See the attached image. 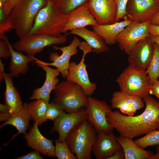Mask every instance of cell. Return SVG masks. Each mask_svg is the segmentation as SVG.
Returning a JSON list of instances; mask_svg holds the SVG:
<instances>
[{
	"instance_id": "4316f807",
	"label": "cell",
	"mask_w": 159,
	"mask_h": 159,
	"mask_svg": "<svg viewBox=\"0 0 159 159\" xmlns=\"http://www.w3.org/2000/svg\"><path fill=\"white\" fill-rule=\"evenodd\" d=\"M49 103L42 99H38L27 104V109L34 122L38 123L39 125L45 121L44 117Z\"/></svg>"
},
{
	"instance_id": "681fc988",
	"label": "cell",
	"mask_w": 159,
	"mask_h": 159,
	"mask_svg": "<svg viewBox=\"0 0 159 159\" xmlns=\"http://www.w3.org/2000/svg\"><path fill=\"white\" fill-rule=\"evenodd\" d=\"M53 1H55V0H53Z\"/></svg>"
},
{
	"instance_id": "1f68e13d",
	"label": "cell",
	"mask_w": 159,
	"mask_h": 159,
	"mask_svg": "<svg viewBox=\"0 0 159 159\" xmlns=\"http://www.w3.org/2000/svg\"><path fill=\"white\" fill-rule=\"evenodd\" d=\"M14 29L12 23L10 18V14L6 13L3 7H0V39L4 40L6 36L5 33Z\"/></svg>"
},
{
	"instance_id": "4fadbf2b",
	"label": "cell",
	"mask_w": 159,
	"mask_h": 159,
	"mask_svg": "<svg viewBox=\"0 0 159 159\" xmlns=\"http://www.w3.org/2000/svg\"><path fill=\"white\" fill-rule=\"evenodd\" d=\"M87 120V114L85 110L82 108L78 111L70 113H63L54 120L50 133L57 132L58 140L65 141L68 134L82 122Z\"/></svg>"
},
{
	"instance_id": "7a4b0ae2",
	"label": "cell",
	"mask_w": 159,
	"mask_h": 159,
	"mask_svg": "<svg viewBox=\"0 0 159 159\" xmlns=\"http://www.w3.org/2000/svg\"><path fill=\"white\" fill-rule=\"evenodd\" d=\"M68 17V14L61 13L54 1L49 0L47 5L38 13L27 35L41 34L59 36L62 35Z\"/></svg>"
},
{
	"instance_id": "e575fe53",
	"label": "cell",
	"mask_w": 159,
	"mask_h": 159,
	"mask_svg": "<svg viewBox=\"0 0 159 159\" xmlns=\"http://www.w3.org/2000/svg\"><path fill=\"white\" fill-rule=\"evenodd\" d=\"M11 57L9 47L6 41L4 39L0 41V57L6 59Z\"/></svg>"
},
{
	"instance_id": "30bf717a",
	"label": "cell",
	"mask_w": 159,
	"mask_h": 159,
	"mask_svg": "<svg viewBox=\"0 0 159 159\" xmlns=\"http://www.w3.org/2000/svg\"><path fill=\"white\" fill-rule=\"evenodd\" d=\"M150 21L143 23L133 21L125 27L118 35L117 39L120 49L128 55L140 41L150 36L149 28Z\"/></svg>"
},
{
	"instance_id": "836d02e7",
	"label": "cell",
	"mask_w": 159,
	"mask_h": 159,
	"mask_svg": "<svg viewBox=\"0 0 159 159\" xmlns=\"http://www.w3.org/2000/svg\"><path fill=\"white\" fill-rule=\"evenodd\" d=\"M128 0H114L117 10L115 22H118L126 16V8Z\"/></svg>"
},
{
	"instance_id": "8d00e7d4",
	"label": "cell",
	"mask_w": 159,
	"mask_h": 159,
	"mask_svg": "<svg viewBox=\"0 0 159 159\" xmlns=\"http://www.w3.org/2000/svg\"><path fill=\"white\" fill-rule=\"evenodd\" d=\"M151 86L150 94L154 95L159 99V80H155Z\"/></svg>"
},
{
	"instance_id": "7402d4cb",
	"label": "cell",
	"mask_w": 159,
	"mask_h": 159,
	"mask_svg": "<svg viewBox=\"0 0 159 159\" xmlns=\"http://www.w3.org/2000/svg\"><path fill=\"white\" fill-rule=\"evenodd\" d=\"M4 40L7 43L11 52L10 60L8 67L10 73L14 77L25 74L29 68L28 63L34 61V59L31 56L15 50L9 42L7 36H6Z\"/></svg>"
},
{
	"instance_id": "7bdbcfd3",
	"label": "cell",
	"mask_w": 159,
	"mask_h": 159,
	"mask_svg": "<svg viewBox=\"0 0 159 159\" xmlns=\"http://www.w3.org/2000/svg\"><path fill=\"white\" fill-rule=\"evenodd\" d=\"M151 24L159 25V11L150 20Z\"/></svg>"
},
{
	"instance_id": "277c9868",
	"label": "cell",
	"mask_w": 159,
	"mask_h": 159,
	"mask_svg": "<svg viewBox=\"0 0 159 159\" xmlns=\"http://www.w3.org/2000/svg\"><path fill=\"white\" fill-rule=\"evenodd\" d=\"M96 132L93 125L86 120L68 134L65 142L77 159H91Z\"/></svg>"
},
{
	"instance_id": "2e32d148",
	"label": "cell",
	"mask_w": 159,
	"mask_h": 159,
	"mask_svg": "<svg viewBox=\"0 0 159 159\" xmlns=\"http://www.w3.org/2000/svg\"><path fill=\"white\" fill-rule=\"evenodd\" d=\"M122 149L112 131L109 134L103 132L98 133L92 152L97 159H107L117 150Z\"/></svg>"
},
{
	"instance_id": "60d3db41",
	"label": "cell",
	"mask_w": 159,
	"mask_h": 159,
	"mask_svg": "<svg viewBox=\"0 0 159 159\" xmlns=\"http://www.w3.org/2000/svg\"><path fill=\"white\" fill-rule=\"evenodd\" d=\"M13 114L9 112L0 113V120L1 121L6 122L12 116Z\"/></svg>"
},
{
	"instance_id": "5bb4252c",
	"label": "cell",
	"mask_w": 159,
	"mask_h": 159,
	"mask_svg": "<svg viewBox=\"0 0 159 159\" xmlns=\"http://www.w3.org/2000/svg\"><path fill=\"white\" fill-rule=\"evenodd\" d=\"M154 43L150 37L138 42L128 54L127 60L129 65L146 70L153 56Z\"/></svg>"
},
{
	"instance_id": "b9f144b4",
	"label": "cell",
	"mask_w": 159,
	"mask_h": 159,
	"mask_svg": "<svg viewBox=\"0 0 159 159\" xmlns=\"http://www.w3.org/2000/svg\"><path fill=\"white\" fill-rule=\"evenodd\" d=\"M4 64L0 60V82H1L3 80H4L5 73L4 71Z\"/></svg>"
},
{
	"instance_id": "5b68a950",
	"label": "cell",
	"mask_w": 159,
	"mask_h": 159,
	"mask_svg": "<svg viewBox=\"0 0 159 159\" xmlns=\"http://www.w3.org/2000/svg\"><path fill=\"white\" fill-rule=\"evenodd\" d=\"M53 91L54 97L52 102L66 112H76L87 104L88 96L82 87L67 80L59 83Z\"/></svg>"
},
{
	"instance_id": "ab89813d",
	"label": "cell",
	"mask_w": 159,
	"mask_h": 159,
	"mask_svg": "<svg viewBox=\"0 0 159 159\" xmlns=\"http://www.w3.org/2000/svg\"><path fill=\"white\" fill-rule=\"evenodd\" d=\"M148 31L150 35L159 36V25L151 24Z\"/></svg>"
},
{
	"instance_id": "9a60e30c",
	"label": "cell",
	"mask_w": 159,
	"mask_h": 159,
	"mask_svg": "<svg viewBox=\"0 0 159 159\" xmlns=\"http://www.w3.org/2000/svg\"><path fill=\"white\" fill-rule=\"evenodd\" d=\"M89 9L99 24L115 22L117 8L114 0H89Z\"/></svg>"
},
{
	"instance_id": "7dc6e473",
	"label": "cell",
	"mask_w": 159,
	"mask_h": 159,
	"mask_svg": "<svg viewBox=\"0 0 159 159\" xmlns=\"http://www.w3.org/2000/svg\"><path fill=\"white\" fill-rule=\"evenodd\" d=\"M10 0H0V7H3Z\"/></svg>"
},
{
	"instance_id": "cb8c5ba5",
	"label": "cell",
	"mask_w": 159,
	"mask_h": 159,
	"mask_svg": "<svg viewBox=\"0 0 159 159\" xmlns=\"http://www.w3.org/2000/svg\"><path fill=\"white\" fill-rule=\"evenodd\" d=\"M12 77L10 73H5L4 79L5 84L4 99L5 104L10 108L9 112L13 114L21 110L23 105L13 84Z\"/></svg>"
},
{
	"instance_id": "44dd1931",
	"label": "cell",
	"mask_w": 159,
	"mask_h": 159,
	"mask_svg": "<svg viewBox=\"0 0 159 159\" xmlns=\"http://www.w3.org/2000/svg\"><path fill=\"white\" fill-rule=\"evenodd\" d=\"M123 19V21L110 24H98L92 26L93 31L101 36L107 44L114 45L117 42L118 35L125 27L133 22L128 19L126 16Z\"/></svg>"
},
{
	"instance_id": "74e56055",
	"label": "cell",
	"mask_w": 159,
	"mask_h": 159,
	"mask_svg": "<svg viewBox=\"0 0 159 159\" xmlns=\"http://www.w3.org/2000/svg\"><path fill=\"white\" fill-rule=\"evenodd\" d=\"M20 0H10L3 8L6 13L10 14L14 8Z\"/></svg>"
},
{
	"instance_id": "ba28073f",
	"label": "cell",
	"mask_w": 159,
	"mask_h": 159,
	"mask_svg": "<svg viewBox=\"0 0 159 159\" xmlns=\"http://www.w3.org/2000/svg\"><path fill=\"white\" fill-rule=\"evenodd\" d=\"M67 40L65 35L58 37L41 34L27 35L16 42L13 45L16 50L34 56L41 52L46 47L53 44L64 43Z\"/></svg>"
},
{
	"instance_id": "83f0119b",
	"label": "cell",
	"mask_w": 159,
	"mask_h": 159,
	"mask_svg": "<svg viewBox=\"0 0 159 159\" xmlns=\"http://www.w3.org/2000/svg\"><path fill=\"white\" fill-rule=\"evenodd\" d=\"M151 85L159 78V47L154 43L153 56L148 67L146 70Z\"/></svg>"
},
{
	"instance_id": "d590c367",
	"label": "cell",
	"mask_w": 159,
	"mask_h": 159,
	"mask_svg": "<svg viewBox=\"0 0 159 159\" xmlns=\"http://www.w3.org/2000/svg\"><path fill=\"white\" fill-rule=\"evenodd\" d=\"M40 153L38 151L34 150L28 154L18 157L16 159H42L43 157L40 154Z\"/></svg>"
},
{
	"instance_id": "4dcf8cb0",
	"label": "cell",
	"mask_w": 159,
	"mask_h": 159,
	"mask_svg": "<svg viewBox=\"0 0 159 159\" xmlns=\"http://www.w3.org/2000/svg\"><path fill=\"white\" fill-rule=\"evenodd\" d=\"M54 154L58 159H77L76 155L70 150L66 142L55 141Z\"/></svg>"
},
{
	"instance_id": "f546056e",
	"label": "cell",
	"mask_w": 159,
	"mask_h": 159,
	"mask_svg": "<svg viewBox=\"0 0 159 159\" xmlns=\"http://www.w3.org/2000/svg\"><path fill=\"white\" fill-rule=\"evenodd\" d=\"M134 141L138 145L143 149L148 146L159 145V130H153Z\"/></svg>"
},
{
	"instance_id": "ac0fdd59",
	"label": "cell",
	"mask_w": 159,
	"mask_h": 159,
	"mask_svg": "<svg viewBox=\"0 0 159 159\" xmlns=\"http://www.w3.org/2000/svg\"><path fill=\"white\" fill-rule=\"evenodd\" d=\"M68 14L67 20L62 30L63 33L73 29L98 24L89 9L88 2L74 9Z\"/></svg>"
},
{
	"instance_id": "d6a6232c",
	"label": "cell",
	"mask_w": 159,
	"mask_h": 159,
	"mask_svg": "<svg viewBox=\"0 0 159 159\" xmlns=\"http://www.w3.org/2000/svg\"><path fill=\"white\" fill-rule=\"evenodd\" d=\"M65 111L59 106L52 102L49 103L44 117V121L50 119L54 121Z\"/></svg>"
},
{
	"instance_id": "c3c4849f",
	"label": "cell",
	"mask_w": 159,
	"mask_h": 159,
	"mask_svg": "<svg viewBox=\"0 0 159 159\" xmlns=\"http://www.w3.org/2000/svg\"><path fill=\"white\" fill-rule=\"evenodd\" d=\"M158 100H159V101L158 102V104L159 105V99H158Z\"/></svg>"
},
{
	"instance_id": "484cf974",
	"label": "cell",
	"mask_w": 159,
	"mask_h": 159,
	"mask_svg": "<svg viewBox=\"0 0 159 159\" xmlns=\"http://www.w3.org/2000/svg\"><path fill=\"white\" fill-rule=\"evenodd\" d=\"M27 103H24L21 110L13 114L9 119L1 125L0 128L5 125H10L14 127L18 130V132L13 135L9 141L5 144V145L19 134L25 135L26 133V131L29 125V120L31 118L27 109Z\"/></svg>"
},
{
	"instance_id": "52a82bcc",
	"label": "cell",
	"mask_w": 159,
	"mask_h": 159,
	"mask_svg": "<svg viewBox=\"0 0 159 159\" xmlns=\"http://www.w3.org/2000/svg\"><path fill=\"white\" fill-rule=\"evenodd\" d=\"M78 47L83 52L82 58L78 63L70 62L66 78L67 80L80 85L86 95L90 96L96 90L97 85L90 80L85 63V57L92 49L85 41L81 42Z\"/></svg>"
},
{
	"instance_id": "e0dca14e",
	"label": "cell",
	"mask_w": 159,
	"mask_h": 159,
	"mask_svg": "<svg viewBox=\"0 0 159 159\" xmlns=\"http://www.w3.org/2000/svg\"><path fill=\"white\" fill-rule=\"evenodd\" d=\"M112 108L118 109L122 113L133 116L137 110L142 108L144 103L141 98L120 91L114 92L111 99Z\"/></svg>"
},
{
	"instance_id": "f1b7e54d",
	"label": "cell",
	"mask_w": 159,
	"mask_h": 159,
	"mask_svg": "<svg viewBox=\"0 0 159 159\" xmlns=\"http://www.w3.org/2000/svg\"><path fill=\"white\" fill-rule=\"evenodd\" d=\"M89 0H55V4L63 14L67 15L74 9L88 2Z\"/></svg>"
},
{
	"instance_id": "7c38bea8",
	"label": "cell",
	"mask_w": 159,
	"mask_h": 159,
	"mask_svg": "<svg viewBox=\"0 0 159 159\" xmlns=\"http://www.w3.org/2000/svg\"><path fill=\"white\" fill-rule=\"evenodd\" d=\"M159 11V0H128L126 8L127 19L143 23L150 21Z\"/></svg>"
},
{
	"instance_id": "bcb514c9",
	"label": "cell",
	"mask_w": 159,
	"mask_h": 159,
	"mask_svg": "<svg viewBox=\"0 0 159 159\" xmlns=\"http://www.w3.org/2000/svg\"><path fill=\"white\" fill-rule=\"evenodd\" d=\"M156 153L152 156L150 159H159V145L156 147Z\"/></svg>"
},
{
	"instance_id": "d6986e66",
	"label": "cell",
	"mask_w": 159,
	"mask_h": 159,
	"mask_svg": "<svg viewBox=\"0 0 159 159\" xmlns=\"http://www.w3.org/2000/svg\"><path fill=\"white\" fill-rule=\"evenodd\" d=\"M37 123L34 122L29 131L24 135L27 145L40 153L54 157L55 146L52 140L45 137L40 132Z\"/></svg>"
},
{
	"instance_id": "f35d334b",
	"label": "cell",
	"mask_w": 159,
	"mask_h": 159,
	"mask_svg": "<svg viewBox=\"0 0 159 159\" xmlns=\"http://www.w3.org/2000/svg\"><path fill=\"white\" fill-rule=\"evenodd\" d=\"M125 159V155L122 149L117 150L111 156L107 159Z\"/></svg>"
},
{
	"instance_id": "603a6c76",
	"label": "cell",
	"mask_w": 159,
	"mask_h": 159,
	"mask_svg": "<svg viewBox=\"0 0 159 159\" xmlns=\"http://www.w3.org/2000/svg\"><path fill=\"white\" fill-rule=\"evenodd\" d=\"M70 31L66 35L74 34L82 38L96 54L105 52L109 49L103 38L93 31L85 27L74 29Z\"/></svg>"
},
{
	"instance_id": "9c48e42d",
	"label": "cell",
	"mask_w": 159,
	"mask_h": 159,
	"mask_svg": "<svg viewBox=\"0 0 159 159\" xmlns=\"http://www.w3.org/2000/svg\"><path fill=\"white\" fill-rule=\"evenodd\" d=\"M88 102L85 110L87 120L98 133L103 132L109 134L114 129L107 119V113L111 111L112 107L105 102L88 96Z\"/></svg>"
},
{
	"instance_id": "ee69618b",
	"label": "cell",
	"mask_w": 159,
	"mask_h": 159,
	"mask_svg": "<svg viewBox=\"0 0 159 159\" xmlns=\"http://www.w3.org/2000/svg\"><path fill=\"white\" fill-rule=\"evenodd\" d=\"M10 108L6 105L0 104V113L9 112Z\"/></svg>"
},
{
	"instance_id": "f907efd6",
	"label": "cell",
	"mask_w": 159,
	"mask_h": 159,
	"mask_svg": "<svg viewBox=\"0 0 159 159\" xmlns=\"http://www.w3.org/2000/svg\"><path fill=\"white\" fill-rule=\"evenodd\" d=\"M158 79H159V78Z\"/></svg>"
},
{
	"instance_id": "8992f818",
	"label": "cell",
	"mask_w": 159,
	"mask_h": 159,
	"mask_svg": "<svg viewBox=\"0 0 159 159\" xmlns=\"http://www.w3.org/2000/svg\"><path fill=\"white\" fill-rule=\"evenodd\" d=\"M120 91L142 99L150 94L151 85L146 70L129 65L116 80Z\"/></svg>"
},
{
	"instance_id": "ffe728a7",
	"label": "cell",
	"mask_w": 159,
	"mask_h": 159,
	"mask_svg": "<svg viewBox=\"0 0 159 159\" xmlns=\"http://www.w3.org/2000/svg\"><path fill=\"white\" fill-rule=\"evenodd\" d=\"M45 72V79L43 85L35 89L30 98V100L42 99L49 102L51 92L53 91L59 82L57 77L60 72L56 68L48 66L37 64Z\"/></svg>"
},
{
	"instance_id": "f6af8a7d",
	"label": "cell",
	"mask_w": 159,
	"mask_h": 159,
	"mask_svg": "<svg viewBox=\"0 0 159 159\" xmlns=\"http://www.w3.org/2000/svg\"><path fill=\"white\" fill-rule=\"evenodd\" d=\"M150 38L153 42L156 43L159 47V36L150 35Z\"/></svg>"
},
{
	"instance_id": "6da1fadb",
	"label": "cell",
	"mask_w": 159,
	"mask_h": 159,
	"mask_svg": "<svg viewBox=\"0 0 159 159\" xmlns=\"http://www.w3.org/2000/svg\"><path fill=\"white\" fill-rule=\"evenodd\" d=\"M145 109L141 114L128 116L115 110L108 112L107 119L120 135L132 139L159 130V105L153 97L143 99Z\"/></svg>"
},
{
	"instance_id": "8fae6325",
	"label": "cell",
	"mask_w": 159,
	"mask_h": 159,
	"mask_svg": "<svg viewBox=\"0 0 159 159\" xmlns=\"http://www.w3.org/2000/svg\"><path fill=\"white\" fill-rule=\"evenodd\" d=\"M81 42L77 37H74L70 44L68 45L62 47L53 46V48L62 52L60 55L56 52L51 53L49 58L52 62L47 63L41 61L34 57L31 56L34 59L33 62L37 64L54 67L59 71L63 78H66L69 66L70 60L73 56L76 55L78 52L77 47Z\"/></svg>"
},
{
	"instance_id": "d4e9b609",
	"label": "cell",
	"mask_w": 159,
	"mask_h": 159,
	"mask_svg": "<svg viewBox=\"0 0 159 159\" xmlns=\"http://www.w3.org/2000/svg\"><path fill=\"white\" fill-rule=\"evenodd\" d=\"M117 139L124 152L125 159H150L154 154L139 147L133 139L120 135Z\"/></svg>"
},
{
	"instance_id": "3957f363",
	"label": "cell",
	"mask_w": 159,
	"mask_h": 159,
	"mask_svg": "<svg viewBox=\"0 0 159 159\" xmlns=\"http://www.w3.org/2000/svg\"><path fill=\"white\" fill-rule=\"evenodd\" d=\"M49 0H20L10 14L16 35L19 39L27 36L39 11Z\"/></svg>"
}]
</instances>
